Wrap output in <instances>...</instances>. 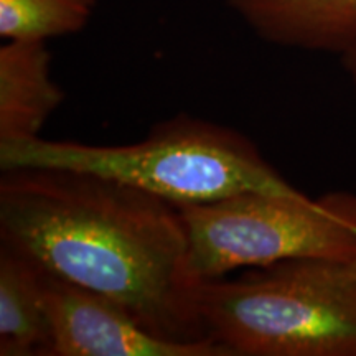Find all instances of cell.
<instances>
[{"label":"cell","instance_id":"4","mask_svg":"<svg viewBox=\"0 0 356 356\" xmlns=\"http://www.w3.org/2000/svg\"><path fill=\"white\" fill-rule=\"evenodd\" d=\"M198 280L286 261L356 262V193H241L177 207Z\"/></svg>","mask_w":356,"mask_h":356},{"label":"cell","instance_id":"8","mask_svg":"<svg viewBox=\"0 0 356 356\" xmlns=\"http://www.w3.org/2000/svg\"><path fill=\"white\" fill-rule=\"evenodd\" d=\"M44 270L0 244V356H50Z\"/></svg>","mask_w":356,"mask_h":356},{"label":"cell","instance_id":"1","mask_svg":"<svg viewBox=\"0 0 356 356\" xmlns=\"http://www.w3.org/2000/svg\"><path fill=\"white\" fill-rule=\"evenodd\" d=\"M0 244L115 302L160 337L210 338L180 211L149 191L91 172L2 170Z\"/></svg>","mask_w":356,"mask_h":356},{"label":"cell","instance_id":"3","mask_svg":"<svg viewBox=\"0 0 356 356\" xmlns=\"http://www.w3.org/2000/svg\"><path fill=\"white\" fill-rule=\"evenodd\" d=\"M249 270L197 289L204 333L231 356H356L351 264L300 259Z\"/></svg>","mask_w":356,"mask_h":356},{"label":"cell","instance_id":"9","mask_svg":"<svg viewBox=\"0 0 356 356\" xmlns=\"http://www.w3.org/2000/svg\"><path fill=\"white\" fill-rule=\"evenodd\" d=\"M96 6L97 0H0V37L48 42L76 35Z\"/></svg>","mask_w":356,"mask_h":356},{"label":"cell","instance_id":"11","mask_svg":"<svg viewBox=\"0 0 356 356\" xmlns=\"http://www.w3.org/2000/svg\"><path fill=\"white\" fill-rule=\"evenodd\" d=\"M351 270H353V273L356 274V262H353V264H351Z\"/></svg>","mask_w":356,"mask_h":356},{"label":"cell","instance_id":"5","mask_svg":"<svg viewBox=\"0 0 356 356\" xmlns=\"http://www.w3.org/2000/svg\"><path fill=\"white\" fill-rule=\"evenodd\" d=\"M50 356H231L213 338L172 340L115 302L44 270Z\"/></svg>","mask_w":356,"mask_h":356},{"label":"cell","instance_id":"2","mask_svg":"<svg viewBox=\"0 0 356 356\" xmlns=\"http://www.w3.org/2000/svg\"><path fill=\"white\" fill-rule=\"evenodd\" d=\"M66 168L91 172L181 204L241 193L299 195L259 147L234 129L180 114L160 122L139 142L92 145L74 140L0 142V168Z\"/></svg>","mask_w":356,"mask_h":356},{"label":"cell","instance_id":"10","mask_svg":"<svg viewBox=\"0 0 356 356\" xmlns=\"http://www.w3.org/2000/svg\"><path fill=\"white\" fill-rule=\"evenodd\" d=\"M341 66H343L346 76H348L351 86H353L356 92V44L351 50H348L345 55L340 56Z\"/></svg>","mask_w":356,"mask_h":356},{"label":"cell","instance_id":"6","mask_svg":"<svg viewBox=\"0 0 356 356\" xmlns=\"http://www.w3.org/2000/svg\"><path fill=\"white\" fill-rule=\"evenodd\" d=\"M228 6L270 44L338 56L356 44V0H228Z\"/></svg>","mask_w":356,"mask_h":356},{"label":"cell","instance_id":"7","mask_svg":"<svg viewBox=\"0 0 356 356\" xmlns=\"http://www.w3.org/2000/svg\"><path fill=\"white\" fill-rule=\"evenodd\" d=\"M63 101L65 91L51 78L47 42L6 40L0 47V142L37 139Z\"/></svg>","mask_w":356,"mask_h":356}]
</instances>
